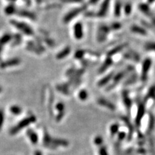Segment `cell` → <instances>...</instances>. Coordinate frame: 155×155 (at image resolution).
Returning <instances> with one entry per match:
<instances>
[{"instance_id":"obj_1","label":"cell","mask_w":155,"mask_h":155,"mask_svg":"<svg viewBox=\"0 0 155 155\" xmlns=\"http://www.w3.org/2000/svg\"><path fill=\"white\" fill-rule=\"evenodd\" d=\"M36 117H35V116L34 115H30L27 116V117H25L23 118L22 121L17 123L16 125L13 127L11 130L10 131V134L11 135H15L16 134L23 130V129L27 127L29 125L36 122Z\"/></svg>"},{"instance_id":"obj_2","label":"cell","mask_w":155,"mask_h":155,"mask_svg":"<svg viewBox=\"0 0 155 155\" xmlns=\"http://www.w3.org/2000/svg\"><path fill=\"white\" fill-rule=\"evenodd\" d=\"M138 8L140 9V10L142 12H143L144 14L146 15L148 17H153V14L151 11V10L149 7V6L148 5V4L147 3H140L138 5Z\"/></svg>"},{"instance_id":"obj_3","label":"cell","mask_w":155,"mask_h":155,"mask_svg":"<svg viewBox=\"0 0 155 155\" xmlns=\"http://www.w3.org/2000/svg\"><path fill=\"white\" fill-rule=\"evenodd\" d=\"M74 34H75V37L77 40H80L81 38H82L83 36V32L82 25L80 23H77L75 25V27H74Z\"/></svg>"},{"instance_id":"obj_4","label":"cell","mask_w":155,"mask_h":155,"mask_svg":"<svg viewBox=\"0 0 155 155\" xmlns=\"http://www.w3.org/2000/svg\"><path fill=\"white\" fill-rule=\"evenodd\" d=\"M109 32V28L107 26L104 25L100 28L99 29V35H98V39L100 41H104L106 38L107 34Z\"/></svg>"},{"instance_id":"obj_5","label":"cell","mask_w":155,"mask_h":155,"mask_svg":"<svg viewBox=\"0 0 155 155\" xmlns=\"http://www.w3.org/2000/svg\"><path fill=\"white\" fill-rule=\"evenodd\" d=\"M27 135L28 138L29 139L30 142L33 144H36L38 142V136L36 132H34L33 130H28L27 132Z\"/></svg>"},{"instance_id":"obj_6","label":"cell","mask_w":155,"mask_h":155,"mask_svg":"<svg viewBox=\"0 0 155 155\" xmlns=\"http://www.w3.org/2000/svg\"><path fill=\"white\" fill-rule=\"evenodd\" d=\"M15 25L19 29L23 30L24 33H25L27 34H31L33 33V30H32V29L25 24H23L22 23H15Z\"/></svg>"},{"instance_id":"obj_7","label":"cell","mask_w":155,"mask_h":155,"mask_svg":"<svg viewBox=\"0 0 155 155\" xmlns=\"http://www.w3.org/2000/svg\"><path fill=\"white\" fill-rule=\"evenodd\" d=\"M109 2H110V0H104V1L102 3L101 6L100 12L98 13V14H99L100 16H104L106 14L109 5Z\"/></svg>"},{"instance_id":"obj_8","label":"cell","mask_w":155,"mask_h":155,"mask_svg":"<svg viewBox=\"0 0 155 155\" xmlns=\"http://www.w3.org/2000/svg\"><path fill=\"white\" fill-rule=\"evenodd\" d=\"M131 30L132 32L135 33L140 34L141 35H146L147 34V31L143 29V28L139 27L138 25H133L131 28Z\"/></svg>"},{"instance_id":"obj_9","label":"cell","mask_w":155,"mask_h":155,"mask_svg":"<svg viewBox=\"0 0 155 155\" xmlns=\"http://www.w3.org/2000/svg\"><path fill=\"white\" fill-rule=\"evenodd\" d=\"M9 111L14 115H20L22 112V109L17 105H12L10 107Z\"/></svg>"},{"instance_id":"obj_10","label":"cell","mask_w":155,"mask_h":155,"mask_svg":"<svg viewBox=\"0 0 155 155\" xmlns=\"http://www.w3.org/2000/svg\"><path fill=\"white\" fill-rule=\"evenodd\" d=\"M20 63V61L17 59H13L12 60H10L7 62L4 63H3L1 65V67L3 68H5L6 67H10L12 65H16Z\"/></svg>"},{"instance_id":"obj_11","label":"cell","mask_w":155,"mask_h":155,"mask_svg":"<svg viewBox=\"0 0 155 155\" xmlns=\"http://www.w3.org/2000/svg\"><path fill=\"white\" fill-rule=\"evenodd\" d=\"M121 10H122L121 3L117 1L115 3V6H114V15L116 17H119L121 14Z\"/></svg>"},{"instance_id":"obj_12","label":"cell","mask_w":155,"mask_h":155,"mask_svg":"<svg viewBox=\"0 0 155 155\" xmlns=\"http://www.w3.org/2000/svg\"><path fill=\"white\" fill-rule=\"evenodd\" d=\"M80 10L79 9H76L75 10H74V11L70 12L68 15H67V16L65 17V21L66 22H69V20H71L72 18H74L76 16V15L77 14H78L80 12Z\"/></svg>"},{"instance_id":"obj_13","label":"cell","mask_w":155,"mask_h":155,"mask_svg":"<svg viewBox=\"0 0 155 155\" xmlns=\"http://www.w3.org/2000/svg\"><path fill=\"white\" fill-rule=\"evenodd\" d=\"M78 97L80 99L82 100V101H85L87 99V97H88V94L87 92L85 90H82L80 91L79 92V94H78Z\"/></svg>"},{"instance_id":"obj_14","label":"cell","mask_w":155,"mask_h":155,"mask_svg":"<svg viewBox=\"0 0 155 155\" xmlns=\"http://www.w3.org/2000/svg\"><path fill=\"white\" fill-rule=\"evenodd\" d=\"M124 12L126 15L131 14L132 12V5L130 3H126L124 6Z\"/></svg>"},{"instance_id":"obj_15","label":"cell","mask_w":155,"mask_h":155,"mask_svg":"<svg viewBox=\"0 0 155 155\" xmlns=\"http://www.w3.org/2000/svg\"><path fill=\"white\" fill-rule=\"evenodd\" d=\"M69 52H70V49L67 47V48L65 49L62 52H60V53H59V54L57 55V57H58V58H59V59L63 58H65V56L68 55V54H69Z\"/></svg>"},{"instance_id":"obj_16","label":"cell","mask_w":155,"mask_h":155,"mask_svg":"<svg viewBox=\"0 0 155 155\" xmlns=\"http://www.w3.org/2000/svg\"><path fill=\"white\" fill-rule=\"evenodd\" d=\"M146 49H147V50L155 51V43H154V42H149V43H147L146 45Z\"/></svg>"},{"instance_id":"obj_17","label":"cell","mask_w":155,"mask_h":155,"mask_svg":"<svg viewBox=\"0 0 155 155\" xmlns=\"http://www.w3.org/2000/svg\"><path fill=\"white\" fill-rule=\"evenodd\" d=\"M3 122H4V113L2 110H0V131L3 127Z\"/></svg>"},{"instance_id":"obj_18","label":"cell","mask_w":155,"mask_h":155,"mask_svg":"<svg viewBox=\"0 0 155 155\" xmlns=\"http://www.w3.org/2000/svg\"><path fill=\"white\" fill-rule=\"evenodd\" d=\"M111 29H112L118 30V29H120V28L122 27V25H121V23H118V22H116V23H112V24L111 25Z\"/></svg>"},{"instance_id":"obj_19","label":"cell","mask_w":155,"mask_h":155,"mask_svg":"<svg viewBox=\"0 0 155 155\" xmlns=\"http://www.w3.org/2000/svg\"><path fill=\"white\" fill-rule=\"evenodd\" d=\"M124 47H125L124 45H121V46H118V47H116V48H115L114 49H113V50H112V51L110 52V54H116V53H117V52H118V51L122 50V49L124 48Z\"/></svg>"},{"instance_id":"obj_20","label":"cell","mask_w":155,"mask_h":155,"mask_svg":"<svg viewBox=\"0 0 155 155\" xmlns=\"http://www.w3.org/2000/svg\"><path fill=\"white\" fill-rule=\"evenodd\" d=\"M99 154L100 155H108L106 148L105 147H101L99 149Z\"/></svg>"},{"instance_id":"obj_21","label":"cell","mask_w":155,"mask_h":155,"mask_svg":"<svg viewBox=\"0 0 155 155\" xmlns=\"http://www.w3.org/2000/svg\"><path fill=\"white\" fill-rule=\"evenodd\" d=\"M142 23L143 25L144 26H146V27L149 28V29H152V28H153L152 26H151V25H150V24H149L148 23H147L146 22H144V21H142Z\"/></svg>"},{"instance_id":"obj_22","label":"cell","mask_w":155,"mask_h":155,"mask_svg":"<svg viewBox=\"0 0 155 155\" xmlns=\"http://www.w3.org/2000/svg\"><path fill=\"white\" fill-rule=\"evenodd\" d=\"M152 23L153 25L155 27V17H152Z\"/></svg>"},{"instance_id":"obj_23","label":"cell","mask_w":155,"mask_h":155,"mask_svg":"<svg viewBox=\"0 0 155 155\" xmlns=\"http://www.w3.org/2000/svg\"><path fill=\"white\" fill-rule=\"evenodd\" d=\"M155 1V0H147V2L149 4H151V3H153Z\"/></svg>"},{"instance_id":"obj_24","label":"cell","mask_w":155,"mask_h":155,"mask_svg":"<svg viewBox=\"0 0 155 155\" xmlns=\"http://www.w3.org/2000/svg\"><path fill=\"white\" fill-rule=\"evenodd\" d=\"M98 1H99V0H91V3H96Z\"/></svg>"},{"instance_id":"obj_25","label":"cell","mask_w":155,"mask_h":155,"mask_svg":"<svg viewBox=\"0 0 155 155\" xmlns=\"http://www.w3.org/2000/svg\"><path fill=\"white\" fill-rule=\"evenodd\" d=\"M1 87H0V92H1Z\"/></svg>"}]
</instances>
